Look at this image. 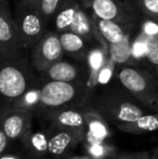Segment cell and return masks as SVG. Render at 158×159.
Wrapping results in <instances>:
<instances>
[{
  "mask_svg": "<svg viewBox=\"0 0 158 159\" xmlns=\"http://www.w3.org/2000/svg\"><path fill=\"white\" fill-rule=\"evenodd\" d=\"M40 95V114L66 107H81L90 104L91 89L86 82L44 81Z\"/></svg>",
  "mask_w": 158,
  "mask_h": 159,
  "instance_id": "6da1fadb",
  "label": "cell"
},
{
  "mask_svg": "<svg viewBox=\"0 0 158 159\" xmlns=\"http://www.w3.org/2000/svg\"><path fill=\"white\" fill-rule=\"evenodd\" d=\"M117 78L138 102L152 113H158V82L152 73L126 65L119 69Z\"/></svg>",
  "mask_w": 158,
  "mask_h": 159,
  "instance_id": "7a4b0ae2",
  "label": "cell"
},
{
  "mask_svg": "<svg viewBox=\"0 0 158 159\" xmlns=\"http://www.w3.org/2000/svg\"><path fill=\"white\" fill-rule=\"evenodd\" d=\"M135 98H130L122 92L108 91L101 95L94 104H91L94 108L101 111L108 121L116 124L130 122L137 120L142 115L146 114L145 106L138 104Z\"/></svg>",
  "mask_w": 158,
  "mask_h": 159,
  "instance_id": "3957f363",
  "label": "cell"
},
{
  "mask_svg": "<svg viewBox=\"0 0 158 159\" xmlns=\"http://www.w3.org/2000/svg\"><path fill=\"white\" fill-rule=\"evenodd\" d=\"M34 87L32 71L23 57L1 61L0 92L7 103H10Z\"/></svg>",
  "mask_w": 158,
  "mask_h": 159,
  "instance_id": "277c9868",
  "label": "cell"
},
{
  "mask_svg": "<svg viewBox=\"0 0 158 159\" xmlns=\"http://www.w3.org/2000/svg\"><path fill=\"white\" fill-rule=\"evenodd\" d=\"M25 50L19 26L12 16L9 0L1 1L0 6V54L1 61L22 57Z\"/></svg>",
  "mask_w": 158,
  "mask_h": 159,
  "instance_id": "5b68a950",
  "label": "cell"
},
{
  "mask_svg": "<svg viewBox=\"0 0 158 159\" xmlns=\"http://www.w3.org/2000/svg\"><path fill=\"white\" fill-rule=\"evenodd\" d=\"M79 2L100 19L119 23H132L138 19V11L127 0H79Z\"/></svg>",
  "mask_w": 158,
  "mask_h": 159,
  "instance_id": "8992f818",
  "label": "cell"
},
{
  "mask_svg": "<svg viewBox=\"0 0 158 159\" xmlns=\"http://www.w3.org/2000/svg\"><path fill=\"white\" fill-rule=\"evenodd\" d=\"M15 21L19 26L24 48H33L44 35V20L39 11V7L30 6L21 1L16 9Z\"/></svg>",
  "mask_w": 158,
  "mask_h": 159,
  "instance_id": "52a82bcc",
  "label": "cell"
},
{
  "mask_svg": "<svg viewBox=\"0 0 158 159\" xmlns=\"http://www.w3.org/2000/svg\"><path fill=\"white\" fill-rule=\"evenodd\" d=\"M64 52L60 34L57 32H48L33 47L30 62L36 70L42 73L49 66L61 61Z\"/></svg>",
  "mask_w": 158,
  "mask_h": 159,
  "instance_id": "ba28073f",
  "label": "cell"
},
{
  "mask_svg": "<svg viewBox=\"0 0 158 159\" xmlns=\"http://www.w3.org/2000/svg\"><path fill=\"white\" fill-rule=\"evenodd\" d=\"M49 144V156L52 159L66 158L72 156L79 144L84 140V134L70 130L50 126L47 131Z\"/></svg>",
  "mask_w": 158,
  "mask_h": 159,
  "instance_id": "9c48e42d",
  "label": "cell"
},
{
  "mask_svg": "<svg viewBox=\"0 0 158 159\" xmlns=\"http://www.w3.org/2000/svg\"><path fill=\"white\" fill-rule=\"evenodd\" d=\"M34 117L35 116L32 114L15 109L8 104L7 107L2 108L1 130L6 132L10 140H21L29 130H32Z\"/></svg>",
  "mask_w": 158,
  "mask_h": 159,
  "instance_id": "30bf717a",
  "label": "cell"
},
{
  "mask_svg": "<svg viewBox=\"0 0 158 159\" xmlns=\"http://www.w3.org/2000/svg\"><path fill=\"white\" fill-rule=\"evenodd\" d=\"M84 119H86V132L84 143L107 142L112 138L108 120L104 115L91 104L84 106Z\"/></svg>",
  "mask_w": 158,
  "mask_h": 159,
  "instance_id": "8fae6325",
  "label": "cell"
},
{
  "mask_svg": "<svg viewBox=\"0 0 158 159\" xmlns=\"http://www.w3.org/2000/svg\"><path fill=\"white\" fill-rule=\"evenodd\" d=\"M84 106L66 107V108L49 111L44 116L49 119L52 127L70 130V131L78 132V133L84 135L86 119H84Z\"/></svg>",
  "mask_w": 158,
  "mask_h": 159,
  "instance_id": "7c38bea8",
  "label": "cell"
},
{
  "mask_svg": "<svg viewBox=\"0 0 158 159\" xmlns=\"http://www.w3.org/2000/svg\"><path fill=\"white\" fill-rule=\"evenodd\" d=\"M44 81H65V82H86L84 73L74 64L65 61H59L42 71Z\"/></svg>",
  "mask_w": 158,
  "mask_h": 159,
  "instance_id": "4fadbf2b",
  "label": "cell"
},
{
  "mask_svg": "<svg viewBox=\"0 0 158 159\" xmlns=\"http://www.w3.org/2000/svg\"><path fill=\"white\" fill-rule=\"evenodd\" d=\"M64 52L79 61H87L89 54L88 41L78 34L67 30L60 34Z\"/></svg>",
  "mask_w": 158,
  "mask_h": 159,
  "instance_id": "5bb4252c",
  "label": "cell"
},
{
  "mask_svg": "<svg viewBox=\"0 0 158 159\" xmlns=\"http://www.w3.org/2000/svg\"><path fill=\"white\" fill-rule=\"evenodd\" d=\"M101 36L110 43H117L129 35V26L131 23H119L111 20H103L92 14Z\"/></svg>",
  "mask_w": 158,
  "mask_h": 159,
  "instance_id": "9a60e30c",
  "label": "cell"
},
{
  "mask_svg": "<svg viewBox=\"0 0 158 159\" xmlns=\"http://www.w3.org/2000/svg\"><path fill=\"white\" fill-rule=\"evenodd\" d=\"M24 148L36 159H44L49 156V144L47 132H39L29 130L20 140Z\"/></svg>",
  "mask_w": 158,
  "mask_h": 159,
  "instance_id": "2e32d148",
  "label": "cell"
},
{
  "mask_svg": "<svg viewBox=\"0 0 158 159\" xmlns=\"http://www.w3.org/2000/svg\"><path fill=\"white\" fill-rule=\"evenodd\" d=\"M115 127L130 134H145L158 131V113H146L134 121L116 124Z\"/></svg>",
  "mask_w": 158,
  "mask_h": 159,
  "instance_id": "e0dca14e",
  "label": "cell"
},
{
  "mask_svg": "<svg viewBox=\"0 0 158 159\" xmlns=\"http://www.w3.org/2000/svg\"><path fill=\"white\" fill-rule=\"evenodd\" d=\"M79 7L80 2L77 0H64L62 2L56 14L54 15L55 32L61 34L70 30Z\"/></svg>",
  "mask_w": 158,
  "mask_h": 159,
  "instance_id": "ac0fdd59",
  "label": "cell"
},
{
  "mask_svg": "<svg viewBox=\"0 0 158 159\" xmlns=\"http://www.w3.org/2000/svg\"><path fill=\"white\" fill-rule=\"evenodd\" d=\"M40 95H41V87L34 86L28 89L24 94L8 104H10L15 109L37 116L40 114Z\"/></svg>",
  "mask_w": 158,
  "mask_h": 159,
  "instance_id": "d6986e66",
  "label": "cell"
},
{
  "mask_svg": "<svg viewBox=\"0 0 158 159\" xmlns=\"http://www.w3.org/2000/svg\"><path fill=\"white\" fill-rule=\"evenodd\" d=\"M108 54L116 65H127L133 60V50L130 43V35L117 43L108 44Z\"/></svg>",
  "mask_w": 158,
  "mask_h": 159,
  "instance_id": "ffe728a7",
  "label": "cell"
},
{
  "mask_svg": "<svg viewBox=\"0 0 158 159\" xmlns=\"http://www.w3.org/2000/svg\"><path fill=\"white\" fill-rule=\"evenodd\" d=\"M143 37L145 43V62L152 73L158 76V35L144 28Z\"/></svg>",
  "mask_w": 158,
  "mask_h": 159,
  "instance_id": "44dd1931",
  "label": "cell"
},
{
  "mask_svg": "<svg viewBox=\"0 0 158 159\" xmlns=\"http://www.w3.org/2000/svg\"><path fill=\"white\" fill-rule=\"evenodd\" d=\"M84 152L92 159H112L118 153L114 144L110 142L82 143Z\"/></svg>",
  "mask_w": 158,
  "mask_h": 159,
  "instance_id": "7402d4cb",
  "label": "cell"
},
{
  "mask_svg": "<svg viewBox=\"0 0 158 159\" xmlns=\"http://www.w3.org/2000/svg\"><path fill=\"white\" fill-rule=\"evenodd\" d=\"M135 3L148 20L158 24V0H135Z\"/></svg>",
  "mask_w": 158,
  "mask_h": 159,
  "instance_id": "603a6c76",
  "label": "cell"
},
{
  "mask_svg": "<svg viewBox=\"0 0 158 159\" xmlns=\"http://www.w3.org/2000/svg\"><path fill=\"white\" fill-rule=\"evenodd\" d=\"M63 1L64 0H40L38 6L39 11L46 23L51 19H54V15L56 14Z\"/></svg>",
  "mask_w": 158,
  "mask_h": 159,
  "instance_id": "cb8c5ba5",
  "label": "cell"
},
{
  "mask_svg": "<svg viewBox=\"0 0 158 159\" xmlns=\"http://www.w3.org/2000/svg\"><path fill=\"white\" fill-rule=\"evenodd\" d=\"M117 65L115 64V62L108 57L106 63L104 64V66L101 68V70L99 71L97 77V84H108L111 79H112L113 75H114L115 67Z\"/></svg>",
  "mask_w": 158,
  "mask_h": 159,
  "instance_id": "d4e9b609",
  "label": "cell"
},
{
  "mask_svg": "<svg viewBox=\"0 0 158 159\" xmlns=\"http://www.w3.org/2000/svg\"><path fill=\"white\" fill-rule=\"evenodd\" d=\"M112 159H151V154L147 152L141 153H117Z\"/></svg>",
  "mask_w": 158,
  "mask_h": 159,
  "instance_id": "484cf974",
  "label": "cell"
},
{
  "mask_svg": "<svg viewBox=\"0 0 158 159\" xmlns=\"http://www.w3.org/2000/svg\"><path fill=\"white\" fill-rule=\"evenodd\" d=\"M11 140L8 138L6 132L3 130H0V153L1 154L7 153V149L9 147V142Z\"/></svg>",
  "mask_w": 158,
  "mask_h": 159,
  "instance_id": "4316f807",
  "label": "cell"
},
{
  "mask_svg": "<svg viewBox=\"0 0 158 159\" xmlns=\"http://www.w3.org/2000/svg\"><path fill=\"white\" fill-rule=\"evenodd\" d=\"M1 159H24L22 158L21 156L15 155V154H10V153H4L1 154ZM36 159V158H34Z\"/></svg>",
  "mask_w": 158,
  "mask_h": 159,
  "instance_id": "83f0119b",
  "label": "cell"
},
{
  "mask_svg": "<svg viewBox=\"0 0 158 159\" xmlns=\"http://www.w3.org/2000/svg\"><path fill=\"white\" fill-rule=\"evenodd\" d=\"M59 159H92L90 156L86 155V156H70V157L66 158H59Z\"/></svg>",
  "mask_w": 158,
  "mask_h": 159,
  "instance_id": "f1b7e54d",
  "label": "cell"
},
{
  "mask_svg": "<svg viewBox=\"0 0 158 159\" xmlns=\"http://www.w3.org/2000/svg\"><path fill=\"white\" fill-rule=\"evenodd\" d=\"M21 1L25 2V3L30 4V6L38 7V6H39V1H40V0H21Z\"/></svg>",
  "mask_w": 158,
  "mask_h": 159,
  "instance_id": "f546056e",
  "label": "cell"
},
{
  "mask_svg": "<svg viewBox=\"0 0 158 159\" xmlns=\"http://www.w3.org/2000/svg\"><path fill=\"white\" fill-rule=\"evenodd\" d=\"M151 159H158V146L153 149V152L151 153Z\"/></svg>",
  "mask_w": 158,
  "mask_h": 159,
  "instance_id": "4dcf8cb0",
  "label": "cell"
},
{
  "mask_svg": "<svg viewBox=\"0 0 158 159\" xmlns=\"http://www.w3.org/2000/svg\"><path fill=\"white\" fill-rule=\"evenodd\" d=\"M0 1H4V0H0Z\"/></svg>",
  "mask_w": 158,
  "mask_h": 159,
  "instance_id": "1f68e13d",
  "label": "cell"
}]
</instances>
